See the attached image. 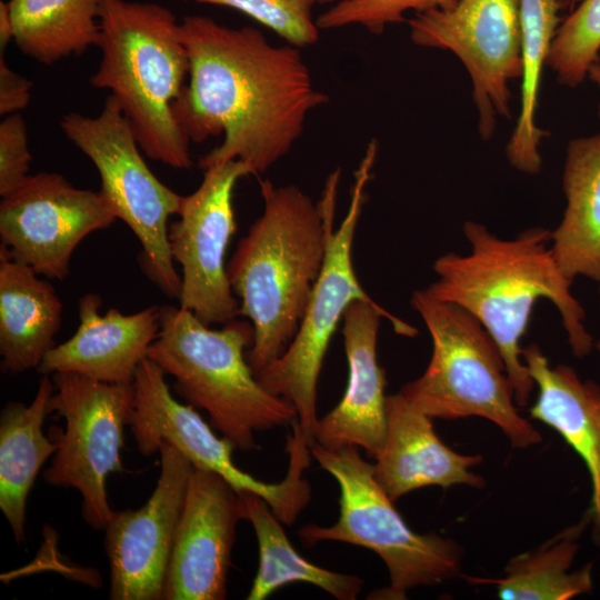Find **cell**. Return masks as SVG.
<instances>
[{"label": "cell", "instance_id": "1", "mask_svg": "<svg viewBox=\"0 0 600 600\" xmlns=\"http://www.w3.org/2000/svg\"><path fill=\"white\" fill-rule=\"evenodd\" d=\"M179 32L190 80L174 103L176 119L194 142L223 134L200 158L202 170L241 160L254 174L267 171L299 139L309 112L329 100L298 48L274 47L258 29L187 16Z\"/></svg>", "mask_w": 600, "mask_h": 600}, {"label": "cell", "instance_id": "2", "mask_svg": "<svg viewBox=\"0 0 600 600\" xmlns=\"http://www.w3.org/2000/svg\"><path fill=\"white\" fill-rule=\"evenodd\" d=\"M462 229L469 253L437 258L432 266L437 279L426 290L464 309L483 326L499 348L516 404L526 407L534 382L522 360L520 340L534 304L541 299L552 302L578 358L588 356L593 344L584 310L553 256L551 230L532 227L502 239L476 221H467Z\"/></svg>", "mask_w": 600, "mask_h": 600}, {"label": "cell", "instance_id": "3", "mask_svg": "<svg viewBox=\"0 0 600 600\" xmlns=\"http://www.w3.org/2000/svg\"><path fill=\"white\" fill-rule=\"evenodd\" d=\"M339 180L337 169L318 203L296 186L260 181L263 212L227 266L239 313L253 329L247 360L254 373L279 358L298 331L333 231Z\"/></svg>", "mask_w": 600, "mask_h": 600}, {"label": "cell", "instance_id": "4", "mask_svg": "<svg viewBox=\"0 0 600 600\" xmlns=\"http://www.w3.org/2000/svg\"><path fill=\"white\" fill-rule=\"evenodd\" d=\"M99 22L101 59L91 86L116 97L147 157L191 168L190 140L173 111L189 73L174 13L158 3L101 0Z\"/></svg>", "mask_w": 600, "mask_h": 600}, {"label": "cell", "instance_id": "5", "mask_svg": "<svg viewBox=\"0 0 600 600\" xmlns=\"http://www.w3.org/2000/svg\"><path fill=\"white\" fill-rule=\"evenodd\" d=\"M253 340L249 321L211 329L181 307H161V327L148 358L174 379V389L204 410L212 426L237 449L257 448L259 431L291 424L294 407L257 379L246 349Z\"/></svg>", "mask_w": 600, "mask_h": 600}, {"label": "cell", "instance_id": "6", "mask_svg": "<svg viewBox=\"0 0 600 600\" xmlns=\"http://www.w3.org/2000/svg\"><path fill=\"white\" fill-rule=\"evenodd\" d=\"M411 304L430 333L432 354L426 371L399 392L432 419L480 417L497 424L514 448L541 442L517 409L503 359L483 326L426 289L412 293Z\"/></svg>", "mask_w": 600, "mask_h": 600}, {"label": "cell", "instance_id": "7", "mask_svg": "<svg viewBox=\"0 0 600 600\" xmlns=\"http://www.w3.org/2000/svg\"><path fill=\"white\" fill-rule=\"evenodd\" d=\"M310 451L339 484L340 514L328 527H302L298 536L304 546L338 541L377 553L388 569L390 584L373 591L371 599L403 600L413 588L436 586L459 574L461 547L450 538L411 530L358 447L328 449L314 442Z\"/></svg>", "mask_w": 600, "mask_h": 600}, {"label": "cell", "instance_id": "8", "mask_svg": "<svg viewBox=\"0 0 600 600\" xmlns=\"http://www.w3.org/2000/svg\"><path fill=\"white\" fill-rule=\"evenodd\" d=\"M60 128L92 161L101 180L99 192L140 241L146 274L164 294L179 299L181 278L170 252L168 220L178 214L182 197L149 169L116 97L106 99L97 117L64 114Z\"/></svg>", "mask_w": 600, "mask_h": 600}, {"label": "cell", "instance_id": "9", "mask_svg": "<svg viewBox=\"0 0 600 600\" xmlns=\"http://www.w3.org/2000/svg\"><path fill=\"white\" fill-rule=\"evenodd\" d=\"M166 373L148 357L139 364L134 380V403L129 426L139 452L150 457L167 442L187 457L196 468L213 471L237 492L261 497L277 518L291 526L311 499V487L303 477L312 457L299 428L287 436L289 467L280 482L261 481L239 469L232 460L233 443L219 438L191 407L176 400Z\"/></svg>", "mask_w": 600, "mask_h": 600}, {"label": "cell", "instance_id": "10", "mask_svg": "<svg viewBox=\"0 0 600 600\" xmlns=\"http://www.w3.org/2000/svg\"><path fill=\"white\" fill-rule=\"evenodd\" d=\"M377 152L378 144L373 139L354 172L346 217L329 237L320 276L296 336L279 358L256 373L269 392L294 407L297 421L309 446L314 443L319 421L317 387L330 339L350 303L374 301L356 276L352 244Z\"/></svg>", "mask_w": 600, "mask_h": 600}, {"label": "cell", "instance_id": "11", "mask_svg": "<svg viewBox=\"0 0 600 600\" xmlns=\"http://www.w3.org/2000/svg\"><path fill=\"white\" fill-rule=\"evenodd\" d=\"M52 382L49 413L63 418L66 428L51 426L48 431L57 449L43 479L78 490L84 520L104 530L116 512L108 501L107 478L126 471L121 449L134 403L133 383H107L70 371L53 373Z\"/></svg>", "mask_w": 600, "mask_h": 600}, {"label": "cell", "instance_id": "12", "mask_svg": "<svg viewBox=\"0 0 600 600\" xmlns=\"http://www.w3.org/2000/svg\"><path fill=\"white\" fill-rule=\"evenodd\" d=\"M407 22L414 44L451 51L462 62L472 82L478 132L491 139L497 118L511 117L509 84L522 73L520 0H459Z\"/></svg>", "mask_w": 600, "mask_h": 600}, {"label": "cell", "instance_id": "13", "mask_svg": "<svg viewBox=\"0 0 600 600\" xmlns=\"http://www.w3.org/2000/svg\"><path fill=\"white\" fill-rule=\"evenodd\" d=\"M248 174L254 172L241 160L204 170L201 184L182 197L179 219L169 227L170 252L182 270L180 307L207 326L226 324L240 316L224 257L237 230L232 192Z\"/></svg>", "mask_w": 600, "mask_h": 600}, {"label": "cell", "instance_id": "14", "mask_svg": "<svg viewBox=\"0 0 600 600\" xmlns=\"http://www.w3.org/2000/svg\"><path fill=\"white\" fill-rule=\"evenodd\" d=\"M116 219L100 192L77 188L59 173L39 172L2 197L1 244L38 274L63 280L80 242Z\"/></svg>", "mask_w": 600, "mask_h": 600}, {"label": "cell", "instance_id": "15", "mask_svg": "<svg viewBox=\"0 0 600 600\" xmlns=\"http://www.w3.org/2000/svg\"><path fill=\"white\" fill-rule=\"evenodd\" d=\"M160 476L138 510L116 511L104 531L110 599H163L176 533L194 466L167 442L159 447Z\"/></svg>", "mask_w": 600, "mask_h": 600}, {"label": "cell", "instance_id": "16", "mask_svg": "<svg viewBox=\"0 0 600 600\" xmlns=\"http://www.w3.org/2000/svg\"><path fill=\"white\" fill-rule=\"evenodd\" d=\"M239 493L218 473L193 468L167 572L164 600H222L237 523Z\"/></svg>", "mask_w": 600, "mask_h": 600}, {"label": "cell", "instance_id": "17", "mask_svg": "<svg viewBox=\"0 0 600 600\" xmlns=\"http://www.w3.org/2000/svg\"><path fill=\"white\" fill-rule=\"evenodd\" d=\"M381 318L407 337L418 331L376 301L357 300L343 313V343L348 360V383L340 402L319 419L314 442L328 449L356 446L376 458L387 432L386 373L377 359Z\"/></svg>", "mask_w": 600, "mask_h": 600}, {"label": "cell", "instance_id": "18", "mask_svg": "<svg viewBox=\"0 0 600 600\" xmlns=\"http://www.w3.org/2000/svg\"><path fill=\"white\" fill-rule=\"evenodd\" d=\"M101 306L97 293L80 298L77 331L48 351L38 372L49 376L70 371L107 383H133L160 331L161 307L151 306L132 314L110 308L100 314Z\"/></svg>", "mask_w": 600, "mask_h": 600}, {"label": "cell", "instance_id": "19", "mask_svg": "<svg viewBox=\"0 0 600 600\" xmlns=\"http://www.w3.org/2000/svg\"><path fill=\"white\" fill-rule=\"evenodd\" d=\"M374 459V477L393 502L428 486L481 489L486 484L481 476L471 471L482 457L461 454L447 447L437 436L432 418L400 392L387 397L386 439Z\"/></svg>", "mask_w": 600, "mask_h": 600}, {"label": "cell", "instance_id": "20", "mask_svg": "<svg viewBox=\"0 0 600 600\" xmlns=\"http://www.w3.org/2000/svg\"><path fill=\"white\" fill-rule=\"evenodd\" d=\"M522 360L538 388L529 412L556 430L581 457L592 486L588 513L600 546V386L582 380L569 366L551 367L536 343L522 348Z\"/></svg>", "mask_w": 600, "mask_h": 600}, {"label": "cell", "instance_id": "21", "mask_svg": "<svg viewBox=\"0 0 600 600\" xmlns=\"http://www.w3.org/2000/svg\"><path fill=\"white\" fill-rule=\"evenodd\" d=\"M62 320L53 286L0 247L1 371L16 374L38 369L51 350Z\"/></svg>", "mask_w": 600, "mask_h": 600}, {"label": "cell", "instance_id": "22", "mask_svg": "<svg viewBox=\"0 0 600 600\" xmlns=\"http://www.w3.org/2000/svg\"><path fill=\"white\" fill-rule=\"evenodd\" d=\"M562 188L566 209L551 231V249L563 274L600 286V132L567 146Z\"/></svg>", "mask_w": 600, "mask_h": 600}, {"label": "cell", "instance_id": "23", "mask_svg": "<svg viewBox=\"0 0 600 600\" xmlns=\"http://www.w3.org/2000/svg\"><path fill=\"white\" fill-rule=\"evenodd\" d=\"M54 386L42 374L32 402L7 403L0 413V510L18 544L26 542V506L36 478L54 454L56 443L42 431Z\"/></svg>", "mask_w": 600, "mask_h": 600}, {"label": "cell", "instance_id": "24", "mask_svg": "<svg viewBox=\"0 0 600 600\" xmlns=\"http://www.w3.org/2000/svg\"><path fill=\"white\" fill-rule=\"evenodd\" d=\"M242 517L253 527L259 546V567L248 600H264L276 590L293 582L313 584L339 600H354L363 580L313 564L290 543L269 504L258 494L238 492Z\"/></svg>", "mask_w": 600, "mask_h": 600}, {"label": "cell", "instance_id": "25", "mask_svg": "<svg viewBox=\"0 0 600 600\" xmlns=\"http://www.w3.org/2000/svg\"><path fill=\"white\" fill-rule=\"evenodd\" d=\"M560 0H520L521 91L520 111L506 144V157L516 170L537 174L542 167L540 142L547 134L536 122L543 67L560 24Z\"/></svg>", "mask_w": 600, "mask_h": 600}, {"label": "cell", "instance_id": "26", "mask_svg": "<svg viewBox=\"0 0 600 600\" xmlns=\"http://www.w3.org/2000/svg\"><path fill=\"white\" fill-rule=\"evenodd\" d=\"M101 0H10L13 42L26 56L53 64L100 41Z\"/></svg>", "mask_w": 600, "mask_h": 600}, {"label": "cell", "instance_id": "27", "mask_svg": "<svg viewBox=\"0 0 600 600\" xmlns=\"http://www.w3.org/2000/svg\"><path fill=\"white\" fill-rule=\"evenodd\" d=\"M591 521L589 513L539 548L512 558L504 574L494 579H471L491 583L502 600H568L592 589L591 567L570 572L579 538Z\"/></svg>", "mask_w": 600, "mask_h": 600}, {"label": "cell", "instance_id": "28", "mask_svg": "<svg viewBox=\"0 0 600 600\" xmlns=\"http://www.w3.org/2000/svg\"><path fill=\"white\" fill-rule=\"evenodd\" d=\"M576 10L560 22L547 66L557 81L576 88L598 62L600 51V0H581Z\"/></svg>", "mask_w": 600, "mask_h": 600}, {"label": "cell", "instance_id": "29", "mask_svg": "<svg viewBox=\"0 0 600 600\" xmlns=\"http://www.w3.org/2000/svg\"><path fill=\"white\" fill-rule=\"evenodd\" d=\"M459 0H317L331 4L316 20L319 29L331 30L362 26L371 33H382L387 26L407 21L404 13L448 9Z\"/></svg>", "mask_w": 600, "mask_h": 600}, {"label": "cell", "instance_id": "30", "mask_svg": "<svg viewBox=\"0 0 600 600\" xmlns=\"http://www.w3.org/2000/svg\"><path fill=\"white\" fill-rule=\"evenodd\" d=\"M202 4L222 6L238 10L268 27L289 44L302 48L319 38L312 18L317 0H194Z\"/></svg>", "mask_w": 600, "mask_h": 600}, {"label": "cell", "instance_id": "31", "mask_svg": "<svg viewBox=\"0 0 600 600\" xmlns=\"http://www.w3.org/2000/svg\"><path fill=\"white\" fill-rule=\"evenodd\" d=\"M31 153L26 121L19 113L6 116L0 123V196L18 189L30 176Z\"/></svg>", "mask_w": 600, "mask_h": 600}, {"label": "cell", "instance_id": "32", "mask_svg": "<svg viewBox=\"0 0 600 600\" xmlns=\"http://www.w3.org/2000/svg\"><path fill=\"white\" fill-rule=\"evenodd\" d=\"M32 82L13 71L0 54V114L9 116L24 109L31 98Z\"/></svg>", "mask_w": 600, "mask_h": 600}, {"label": "cell", "instance_id": "33", "mask_svg": "<svg viewBox=\"0 0 600 600\" xmlns=\"http://www.w3.org/2000/svg\"><path fill=\"white\" fill-rule=\"evenodd\" d=\"M13 41V26L9 2H0V54H3L9 42Z\"/></svg>", "mask_w": 600, "mask_h": 600}, {"label": "cell", "instance_id": "34", "mask_svg": "<svg viewBox=\"0 0 600 600\" xmlns=\"http://www.w3.org/2000/svg\"><path fill=\"white\" fill-rule=\"evenodd\" d=\"M588 77L600 89V63L599 62H596L590 67ZM599 116H600V107H599Z\"/></svg>", "mask_w": 600, "mask_h": 600}, {"label": "cell", "instance_id": "35", "mask_svg": "<svg viewBox=\"0 0 600 600\" xmlns=\"http://www.w3.org/2000/svg\"><path fill=\"white\" fill-rule=\"evenodd\" d=\"M597 348H598V350L600 351V340H599L598 343H597Z\"/></svg>", "mask_w": 600, "mask_h": 600}, {"label": "cell", "instance_id": "36", "mask_svg": "<svg viewBox=\"0 0 600 600\" xmlns=\"http://www.w3.org/2000/svg\"><path fill=\"white\" fill-rule=\"evenodd\" d=\"M573 3H578L580 2L581 0H571Z\"/></svg>", "mask_w": 600, "mask_h": 600}, {"label": "cell", "instance_id": "37", "mask_svg": "<svg viewBox=\"0 0 600 600\" xmlns=\"http://www.w3.org/2000/svg\"><path fill=\"white\" fill-rule=\"evenodd\" d=\"M186 1H188V0H186Z\"/></svg>", "mask_w": 600, "mask_h": 600}]
</instances>
